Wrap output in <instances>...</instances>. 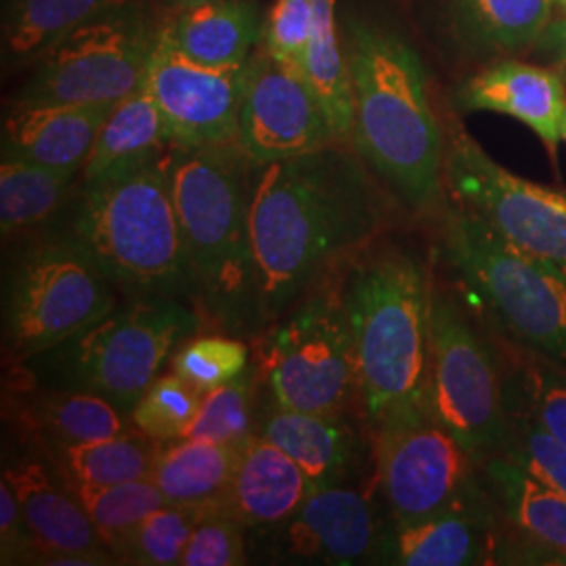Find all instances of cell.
<instances>
[{"label":"cell","mask_w":566,"mask_h":566,"mask_svg":"<svg viewBox=\"0 0 566 566\" xmlns=\"http://www.w3.org/2000/svg\"><path fill=\"white\" fill-rule=\"evenodd\" d=\"M250 240L259 315L273 319L388 224V196L353 143L252 168Z\"/></svg>","instance_id":"1"},{"label":"cell","mask_w":566,"mask_h":566,"mask_svg":"<svg viewBox=\"0 0 566 566\" xmlns=\"http://www.w3.org/2000/svg\"><path fill=\"white\" fill-rule=\"evenodd\" d=\"M346 57L355 102L353 147L411 210L443 202L446 137L428 95L426 65L395 25L346 21Z\"/></svg>","instance_id":"2"},{"label":"cell","mask_w":566,"mask_h":566,"mask_svg":"<svg viewBox=\"0 0 566 566\" xmlns=\"http://www.w3.org/2000/svg\"><path fill=\"white\" fill-rule=\"evenodd\" d=\"M432 301L424 266L401 250L365 259L346 280L361 397L376 430L428 409Z\"/></svg>","instance_id":"3"},{"label":"cell","mask_w":566,"mask_h":566,"mask_svg":"<svg viewBox=\"0 0 566 566\" xmlns=\"http://www.w3.org/2000/svg\"><path fill=\"white\" fill-rule=\"evenodd\" d=\"M182 242L203 308L240 325L256 303L250 240V170L238 143L179 147L164 158Z\"/></svg>","instance_id":"4"},{"label":"cell","mask_w":566,"mask_h":566,"mask_svg":"<svg viewBox=\"0 0 566 566\" xmlns=\"http://www.w3.org/2000/svg\"><path fill=\"white\" fill-rule=\"evenodd\" d=\"M74 242L103 273L137 296H170L191 285L166 160L86 185Z\"/></svg>","instance_id":"5"},{"label":"cell","mask_w":566,"mask_h":566,"mask_svg":"<svg viewBox=\"0 0 566 566\" xmlns=\"http://www.w3.org/2000/svg\"><path fill=\"white\" fill-rule=\"evenodd\" d=\"M447 263L507 336L566 364V273L455 203L441 229Z\"/></svg>","instance_id":"6"},{"label":"cell","mask_w":566,"mask_h":566,"mask_svg":"<svg viewBox=\"0 0 566 566\" xmlns=\"http://www.w3.org/2000/svg\"><path fill=\"white\" fill-rule=\"evenodd\" d=\"M198 315L168 296H143L116 306L70 340L42 353L46 378L60 388L107 399L130 416L143 392L160 378L175 348L200 327Z\"/></svg>","instance_id":"7"},{"label":"cell","mask_w":566,"mask_h":566,"mask_svg":"<svg viewBox=\"0 0 566 566\" xmlns=\"http://www.w3.org/2000/svg\"><path fill=\"white\" fill-rule=\"evenodd\" d=\"M160 28L122 0L46 49L13 103L116 105L145 84Z\"/></svg>","instance_id":"8"},{"label":"cell","mask_w":566,"mask_h":566,"mask_svg":"<svg viewBox=\"0 0 566 566\" xmlns=\"http://www.w3.org/2000/svg\"><path fill=\"white\" fill-rule=\"evenodd\" d=\"M264 374L282 409L340 413L361 392L346 283L325 280L269 336Z\"/></svg>","instance_id":"9"},{"label":"cell","mask_w":566,"mask_h":566,"mask_svg":"<svg viewBox=\"0 0 566 566\" xmlns=\"http://www.w3.org/2000/svg\"><path fill=\"white\" fill-rule=\"evenodd\" d=\"M114 308V282L78 243H44L28 252L13 273L7 340L20 359H36Z\"/></svg>","instance_id":"10"},{"label":"cell","mask_w":566,"mask_h":566,"mask_svg":"<svg viewBox=\"0 0 566 566\" xmlns=\"http://www.w3.org/2000/svg\"><path fill=\"white\" fill-rule=\"evenodd\" d=\"M428 411L474 455L500 453L506 446V386L497 361L449 296L432 301Z\"/></svg>","instance_id":"11"},{"label":"cell","mask_w":566,"mask_h":566,"mask_svg":"<svg viewBox=\"0 0 566 566\" xmlns=\"http://www.w3.org/2000/svg\"><path fill=\"white\" fill-rule=\"evenodd\" d=\"M446 187L507 242L566 273V189L510 172L458 122L447 130Z\"/></svg>","instance_id":"12"},{"label":"cell","mask_w":566,"mask_h":566,"mask_svg":"<svg viewBox=\"0 0 566 566\" xmlns=\"http://www.w3.org/2000/svg\"><path fill=\"white\" fill-rule=\"evenodd\" d=\"M378 447L380 485L397 525L468 504L479 455L428 409L378 430Z\"/></svg>","instance_id":"13"},{"label":"cell","mask_w":566,"mask_h":566,"mask_svg":"<svg viewBox=\"0 0 566 566\" xmlns=\"http://www.w3.org/2000/svg\"><path fill=\"white\" fill-rule=\"evenodd\" d=\"M336 139L301 65L259 49L243 67L238 147L252 168L294 158Z\"/></svg>","instance_id":"14"},{"label":"cell","mask_w":566,"mask_h":566,"mask_svg":"<svg viewBox=\"0 0 566 566\" xmlns=\"http://www.w3.org/2000/svg\"><path fill=\"white\" fill-rule=\"evenodd\" d=\"M243 67H214L187 57L164 23L145 86L166 118L172 145L217 147L238 143Z\"/></svg>","instance_id":"15"},{"label":"cell","mask_w":566,"mask_h":566,"mask_svg":"<svg viewBox=\"0 0 566 566\" xmlns=\"http://www.w3.org/2000/svg\"><path fill=\"white\" fill-rule=\"evenodd\" d=\"M462 112H493L525 124L556 163L566 118V82L549 65L502 57L465 78L455 91Z\"/></svg>","instance_id":"16"},{"label":"cell","mask_w":566,"mask_h":566,"mask_svg":"<svg viewBox=\"0 0 566 566\" xmlns=\"http://www.w3.org/2000/svg\"><path fill=\"white\" fill-rule=\"evenodd\" d=\"M283 525L285 554L306 563L357 565L386 546L369 500L346 486L311 491Z\"/></svg>","instance_id":"17"},{"label":"cell","mask_w":566,"mask_h":566,"mask_svg":"<svg viewBox=\"0 0 566 566\" xmlns=\"http://www.w3.org/2000/svg\"><path fill=\"white\" fill-rule=\"evenodd\" d=\"M2 479L11 485L25 523L39 546L42 565L97 566L114 563V554L88 514L72 493L61 491L39 462H20L4 470Z\"/></svg>","instance_id":"18"},{"label":"cell","mask_w":566,"mask_h":566,"mask_svg":"<svg viewBox=\"0 0 566 566\" xmlns=\"http://www.w3.org/2000/svg\"><path fill=\"white\" fill-rule=\"evenodd\" d=\"M114 105L13 103L2 122V156L76 175Z\"/></svg>","instance_id":"19"},{"label":"cell","mask_w":566,"mask_h":566,"mask_svg":"<svg viewBox=\"0 0 566 566\" xmlns=\"http://www.w3.org/2000/svg\"><path fill=\"white\" fill-rule=\"evenodd\" d=\"M447 34L472 60L533 53L552 23V0H443Z\"/></svg>","instance_id":"20"},{"label":"cell","mask_w":566,"mask_h":566,"mask_svg":"<svg viewBox=\"0 0 566 566\" xmlns=\"http://www.w3.org/2000/svg\"><path fill=\"white\" fill-rule=\"evenodd\" d=\"M311 493L298 464L264 437L242 446L223 510L243 526L283 525Z\"/></svg>","instance_id":"21"},{"label":"cell","mask_w":566,"mask_h":566,"mask_svg":"<svg viewBox=\"0 0 566 566\" xmlns=\"http://www.w3.org/2000/svg\"><path fill=\"white\" fill-rule=\"evenodd\" d=\"M11 411L28 432L60 451L135 428L120 407L97 395L67 388H20L11 397Z\"/></svg>","instance_id":"22"},{"label":"cell","mask_w":566,"mask_h":566,"mask_svg":"<svg viewBox=\"0 0 566 566\" xmlns=\"http://www.w3.org/2000/svg\"><path fill=\"white\" fill-rule=\"evenodd\" d=\"M172 145L160 107L147 86L116 103L99 128L95 145L82 166L86 185L107 181L163 158Z\"/></svg>","instance_id":"23"},{"label":"cell","mask_w":566,"mask_h":566,"mask_svg":"<svg viewBox=\"0 0 566 566\" xmlns=\"http://www.w3.org/2000/svg\"><path fill=\"white\" fill-rule=\"evenodd\" d=\"M493 535L474 507L443 510L411 523H399L386 539L385 556L403 566L485 565Z\"/></svg>","instance_id":"24"},{"label":"cell","mask_w":566,"mask_h":566,"mask_svg":"<svg viewBox=\"0 0 566 566\" xmlns=\"http://www.w3.org/2000/svg\"><path fill=\"white\" fill-rule=\"evenodd\" d=\"M263 437L298 464L311 491L338 485L357 458V437L340 413L277 407L264 422Z\"/></svg>","instance_id":"25"},{"label":"cell","mask_w":566,"mask_h":566,"mask_svg":"<svg viewBox=\"0 0 566 566\" xmlns=\"http://www.w3.org/2000/svg\"><path fill=\"white\" fill-rule=\"evenodd\" d=\"M166 25L187 57L214 67H242L263 42L264 21L254 0L203 2L182 9Z\"/></svg>","instance_id":"26"},{"label":"cell","mask_w":566,"mask_h":566,"mask_svg":"<svg viewBox=\"0 0 566 566\" xmlns=\"http://www.w3.org/2000/svg\"><path fill=\"white\" fill-rule=\"evenodd\" d=\"M240 451V446L181 439V443L160 451L149 479L168 504L223 507Z\"/></svg>","instance_id":"27"},{"label":"cell","mask_w":566,"mask_h":566,"mask_svg":"<svg viewBox=\"0 0 566 566\" xmlns=\"http://www.w3.org/2000/svg\"><path fill=\"white\" fill-rule=\"evenodd\" d=\"M486 476L507 523L526 542L566 563V495L537 483L504 455L486 462Z\"/></svg>","instance_id":"28"},{"label":"cell","mask_w":566,"mask_h":566,"mask_svg":"<svg viewBox=\"0 0 566 566\" xmlns=\"http://www.w3.org/2000/svg\"><path fill=\"white\" fill-rule=\"evenodd\" d=\"M301 70L322 103L336 139L353 143L355 102L346 46L338 39L336 0H315L313 28Z\"/></svg>","instance_id":"29"},{"label":"cell","mask_w":566,"mask_h":566,"mask_svg":"<svg viewBox=\"0 0 566 566\" xmlns=\"http://www.w3.org/2000/svg\"><path fill=\"white\" fill-rule=\"evenodd\" d=\"M122 0H9L2 15V60L34 63L46 49Z\"/></svg>","instance_id":"30"},{"label":"cell","mask_w":566,"mask_h":566,"mask_svg":"<svg viewBox=\"0 0 566 566\" xmlns=\"http://www.w3.org/2000/svg\"><path fill=\"white\" fill-rule=\"evenodd\" d=\"M163 443L130 428L116 437L61 449V462L74 485L109 486L151 476Z\"/></svg>","instance_id":"31"},{"label":"cell","mask_w":566,"mask_h":566,"mask_svg":"<svg viewBox=\"0 0 566 566\" xmlns=\"http://www.w3.org/2000/svg\"><path fill=\"white\" fill-rule=\"evenodd\" d=\"M72 172L2 156L0 163V229L11 238L49 221L67 196Z\"/></svg>","instance_id":"32"},{"label":"cell","mask_w":566,"mask_h":566,"mask_svg":"<svg viewBox=\"0 0 566 566\" xmlns=\"http://www.w3.org/2000/svg\"><path fill=\"white\" fill-rule=\"evenodd\" d=\"M70 493L88 514L91 523L102 537L103 546L116 558L120 556L122 547L128 542L133 531L142 525L151 512L168 504L163 491L151 479L109 486L70 483Z\"/></svg>","instance_id":"33"},{"label":"cell","mask_w":566,"mask_h":566,"mask_svg":"<svg viewBox=\"0 0 566 566\" xmlns=\"http://www.w3.org/2000/svg\"><path fill=\"white\" fill-rule=\"evenodd\" d=\"M507 441L502 455L531 479L566 495V446L506 390Z\"/></svg>","instance_id":"34"},{"label":"cell","mask_w":566,"mask_h":566,"mask_svg":"<svg viewBox=\"0 0 566 566\" xmlns=\"http://www.w3.org/2000/svg\"><path fill=\"white\" fill-rule=\"evenodd\" d=\"M214 507L175 506L166 504L151 512L133 531L122 547V563L145 566L179 565L196 526L206 512Z\"/></svg>","instance_id":"35"},{"label":"cell","mask_w":566,"mask_h":566,"mask_svg":"<svg viewBox=\"0 0 566 566\" xmlns=\"http://www.w3.org/2000/svg\"><path fill=\"white\" fill-rule=\"evenodd\" d=\"M202 405V392L177 374L160 376L142 395L130 411V422L143 434L168 443L181 441Z\"/></svg>","instance_id":"36"},{"label":"cell","mask_w":566,"mask_h":566,"mask_svg":"<svg viewBox=\"0 0 566 566\" xmlns=\"http://www.w3.org/2000/svg\"><path fill=\"white\" fill-rule=\"evenodd\" d=\"M252 386L245 376L202 395L200 411L182 439L242 447L252 434Z\"/></svg>","instance_id":"37"},{"label":"cell","mask_w":566,"mask_h":566,"mask_svg":"<svg viewBox=\"0 0 566 566\" xmlns=\"http://www.w3.org/2000/svg\"><path fill=\"white\" fill-rule=\"evenodd\" d=\"M245 367L248 346L224 336L196 338L182 346L172 361V371L202 395L238 380Z\"/></svg>","instance_id":"38"},{"label":"cell","mask_w":566,"mask_h":566,"mask_svg":"<svg viewBox=\"0 0 566 566\" xmlns=\"http://www.w3.org/2000/svg\"><path fill=\"white\" fill-rule=\"evenodd\" d=\"M516 397L535 420L566 446V371L549 359L526 364Z\"/></svg>","instance_id":"39"},{"label":"cell","mask_w":566,"mask_h":566,"mask_svg":"<svg viewBox=\"0 0 566 566\" xmlns=\"http://www.w3.org/2000/svg\"><path fill=\"white\" fill-rule=\"evenodd\" d=\"M242 523L223 507L206 512L182 552L181 566H240L245 563Z\"/></svg>","instance_id":"40"},{"label":"cell","mask_w":566,"mask_h":566,"mask_svg":"<svg viewBox=\"0 0 566 566\" xmlns=\"http://www.w3.org/2000/svg\"><path fill=\"white\" fill-rule=\"evenodd\" d=\"M315 15V0H275L264 20L263 42L277 60L301 65Z\"/></svg>","instance_id":"41"},{"label":"cell","mask_w":566,"mask_h":566,"mask_svg":"<svg viewBox=\"0 0 566 566\" xmlns=\"http://www.w3.org/2000/svg\"><path fill=\"white\" fill-rule=\"evenodd\" d=\"M0 563L23 565L39 560V546L25 523L20 502L11 485L0 481Z\"/></svg>","instance_id":"42"},{"label":"cell","mask_w":566,"mask_h":566,"mask_svg":"<svg viewBox=\"0 0 566 566\" xmlns=\"http://www.w3.org/2000/svg\"><path fill=\"white\" fill-rule=\"evenodd\" d=\"M533 53L566 82V18L552 20Z\"/></svg>","instance_id":"43"},{"label":"cell","mask_w":566,"mask_h":566,"mask_svg":"<svg viewBox=\"0 0 566 566\" xmlns=\"http://www.w3.org/2000/svg\"><path fill=\"white\" fill-rule=\"evenodd\" d=\"M203 2H212V0H170V4H175L177 9H191V7H198Z\"/></svg>","instance_id":"44"},{"label":"cell","mask_w":566,"mask_h":566,"mask_svg":"<svg viewBox=\"0 0 566 566\" xmlns=\"http://www.w3.org/2000/svg\"><path fill=\"white\" fill-rule=\"evenodd\" d=\"M556 7H560V9H565L566 11V0H552Z\"/></svg>","instance_id":"45"},{"label":"cell","mask_w":566,"mask_h":566,"mask_svg":"<svg viewBox=\"0 0 566 566\" xmlns=\"http://www.w3.org/2000/svg\"><path fill=\"white\" fill-rule=\"evenodd\" d=\"M563 142L566 143V118H565V126H563Z\"/></svg>","instance_id":"46"}]
</instances>
